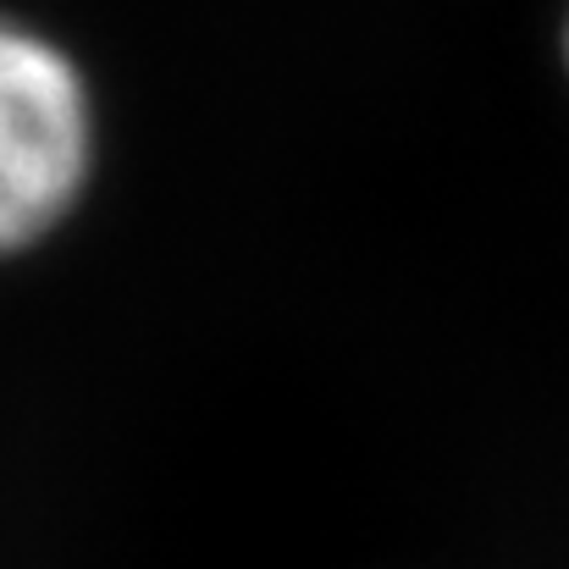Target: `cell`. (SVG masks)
Here are the masks:
<instances>
[{
    "mask_svg": "<svg viewBox=\"0 0 569 569\" xmlns=\"http://www.w3.org/2000/svg\"><path fill=\"white\" fill-rule=\"evenodd\" d=\"M94 111L78 67L0 17V260L39 243L89 183Z\"/></svg>",
    "mask_w": 569,
    "mask_h": 569,
    "instance_id": "obj_1",
    "label": "cell"
}]
</instances>
